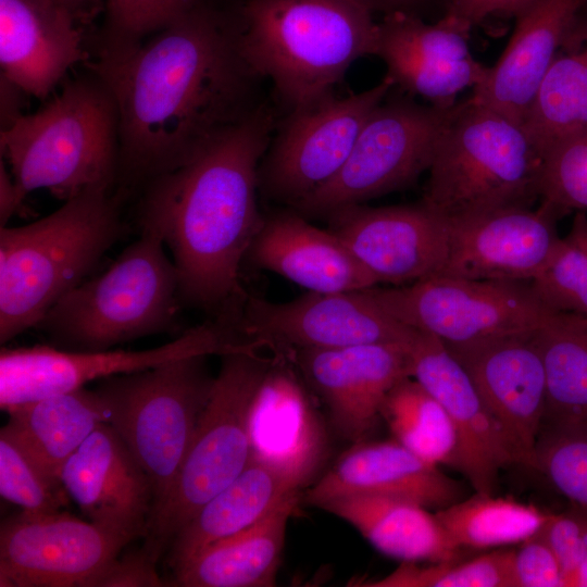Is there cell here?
Here are the masks:
<instances>
[{
    "label": "cell",
    "mask_w": 587,
    "mask_h": 587,
    "mask_svg": "<svg viewBox=\"0 0 587 587\" xmlns=\"http://www.w3.org/2000/svg\"><path fill=\"white\" fill-rule=\"evenodd\" d=\"M243 0H195L127 55L90 65L118 116L127 185L170 171L268 101L242 50Z\"/></svg>",
    "instance_id": "1"
},
{
    "label": "cell",
    "mask_w": 587,
    "mask_h": 587,
    "mask_svg": "<svg viewBox=\"0 0 587 587\" xmlns=\"http://www.w3.org/2000/svg\"><path fill=\"white\" fill-rule=\"evenodd\" d=\"M280 116L268 100L147 183L139 224L162 235L184 304L220 316L247 298L240 268L264 221L259 167Z\"/></svg>",
    "instance_id": "2"
},
{
    "label": "cell",
    "mask_w": 587,
    "mask_h": 587,
    "mask_svg": "<svg viewBox=\"0 0 587 587\" xmlns=\"http://www.w3.org/2000/svg\"><path fill=\"white\" fill-rule=\"evenodd\" d=\"M242 50L283 114L334 95L351 65L374 55L377 22L358 0H243Z\"/></svg>",
    "instance_id": "3"
},
{
    "label": "cell",
    "mask_w": 587,
    "mask_h": 587,
    "mask_svg": "<svg viewBox=\"0 0 587 587\" xmlns=\"http://www.w3.org/2000/svg\"><path fill=\"white\" fill-rule=\"evenodd\" d=\"M122 234L110 187L86 189L27 225L0 226V344L35 328Z\"/></svg>",
    "instance_id": "4"
},
{
    "label": "cell",
    "mask_w": 587,
    "mask_h": 587,
    "mask_svg": "<svg viewBox=\"0 0 587 587\" xmlns=\"http://www.w3.org/2000/svg\"><path fill=\"white\" fill-rule=\"evenodd\" d=\"M90 72L66 83L42 109L1 129V157L25 198L46 189L65 201L92 187L111 188L117 179L115 100Z\"/></svg>",
    "instance_id": "5"
},
{
    "label": "cell",
    "mask_w": 587,
    "mask_h": 587,
    "mask_svg": "<svg viewBox=\"0 0 587 587\" xmlns=\"http://www.w3.org/2000/svg\"><path fill=\"white\" fill-rule=\"evenodd\" d=\"M542 164L523 124L469 97L441 132L422 200L449 222L533 208Z\"/></svg>",
    "instance_id": "6"
},
{
    "label": "cell",
    "mask_w": 587,
    "mask_h": 587,
    "mask_svg": "<svg viewBox=\"0 0 587 587\" xmlns=\"http://www.w3.org/2000/svg\"><path fill=\"white\" fill-rule=\"evenodd\" d=\"M140 228L109 268L64 295L36 325L52 346L101 351L175 329L183 304L176 266L160 232Z\"/></svg>",
    "instance_id": "7"
},
{
    "label": "cell",
    "mask_w": 587,
    "mask_h": 587,
    "mask_svg": "<svg viewBox=\"0 0 587 587\" xmlns=\"http://www.w3.org/2000/svg\"><path fill=\"white\" fill-rule=\"evenodd\" d=\"M208 357H188L108 377L98 380L95 388L105 423L124 440L151 480L149 525L171 494L211 395L215 376L208 369Z\"/></svg>",
    "instance_id": "8"
},
{
    "label": "cell",
    "mask_w": 587,
    "mask_h": 587,
    "mask_svg": "<svg viewBox=\"0 0 587 587\" xmlns=\"http://www.w3.org/2000/svg\"><path fill=\"white\" fill-rule=\"evenodd\" d=\"M262 351L247 349L221 355L211 395L171 494L143 537L142 548L155 562L196 512L250 463L251 405L273 358V353Z\"/></svg>",
    "instance_id": "9"
},
{
    "label": "cell",
    "mask_w": 587,
    "mask_h": 587,
    "mask_svg": "<svg viewBox=\"0 0 587 587\" xmlns=\"http://www.w3.org/2000/svg\"><path fill=\"white\" fill-rule=\"evenodd\" d=\"M453 107L388 95L365 121L338 174L292 209L304 216H327L410 186L428 171Z\"/></svg>",
    "instance_id": "10"
},
{
    "label": "cell",
    "mask_w": 587,
    "mask_h": 587,
    "mask_svg": "<svg viewBox=\"0 0 587 587\" xmlns=\"http://www.w3.org/2000/svg\"><path fill=\"white\" fill-rule=\"evenodd\" d=\"M243 337L233 316H215L175 339L145 350L72 351L52 345L0 350V408L68 392L108 377L135 373L193 355H223L259 349Z\"/></svg>",
    "instance_id": "11"
},
{
    "label": "cell",
    "mask_w": 587,
    "mask_h": 587,
    "mask_svg": "<svg viewBox=\"0 0 587 587\" xmlns=\"http://www.w3.org/2000/svg\"><path fill=\"white\" fill-rule=\"evenodd\" d=\"M364 290L391 317L447 346L533 330L552 312L527 282L434 275L408 285Z\"/></svg>",
    "instance_id": "12"
},
{
    "label": "cell",
    "mask_w": 587,
    "mask_h": 587,
    "mask_svg": "<svg viewBox=\"0 0 587 587\" xmlns=\"http://www.w3.org/2000/svg\"><path fill=\"white\" fill-rule=\"evenodd\" d=\"M395 88L385 76L346 97L334 95L282 114L259 167V190L291 207L330 182L345 165L365 121Z\"/></svg>",
    "instance_id": "13"
},
{
    "label": "cell",
    "mask_w": 587,
    "mask_h": 587,
    "mask_svg": "<svg viewBox=\"0 0 587 587\" xmlns=\"http://www.w3.org/2000/svg\"><path fill=\"white\" fill-rule=\"evenodd\" d=\"M236 324L250 341L286 353L367 344L410 345L417 333L383 311L364 289L308 291L285 302L247 296Z\"/></svg>",
    "instance_id": "14"
},
{
    "label": "cell",
    "mask_w": 587,
    "mask_h": 587,
    "mask_svg": "<svg viewBox=\"0 0 587 587\" xmlns=\"http://www.w3.org/2000/svg\"><path fill=\"white\" fill-rule=\"evenodd\" d=\"M132 541L66 512L21 511L0 525V587H93Z\"/></svg>",
    "instance_id": "15"
},
{
    "label": "cell",
    "mask_w": 587,
    "mask_h": 587,
    "mask_svg": "<svg viewBox=\"0 0 587 587\" xmlns=\"http://www.w3.org/2000/svg\"><path fill=\"white\" fill-rule=\"evenodd\" d=\"M536 329L447 346L502 427L517 465L536 471L546 374Z\"/></svg>",
    "instance_id": "16"
},
{
    "label": "cell",
    "mask_w": 587,
    "mask_h": 587,
    "mask_svg": "<svg viewBox=\"0 0 587 587\" xmlns=\"http://www.w3.org/2000/svg\"><path fill=\"white\" fill-rule=\"evenodd\" d=\"M330 227L377 285L402 286L437 275L449 249V222L423 200L372 208L352 204L328 215Z\"/></svg>",
    "instance_id": "17"
},
{
    "label": "cell",
    "mask_w": 587,
    "mask_h": 587,
    "mask_svg": "<svg viewBox=\"0 0 587 587\" xmlns=\"http://www.w3.org/2000/svg\"><path fill=\"white\" fill-rule=\"evenodd\" d=\"M469 34L445 15L429 24L420 15L391 13L377 22L374 55L385 63L395 87L428 104L451 108L460 92L483 83L489 70L473 57Z\"/></svg>",
    "instance_id": "18"
},
{
    "label": "cell",
    "mask_w": 587,
    "mask_h": 587,
    "mask_svg": "<svg viewBox=\"0 0 587 587\" xmlns=\"http://www.w3.org/2000/svg\"><path fill=\"white\" fill-rule=\"evenodd\" d=\"M410 345L300 349L290 355L313 395L326 407L335 429L357 444L365 440L380 420L390 389L412 377Z\"/></svg>",
    "instance_id": "19"
},
{
    "label": "cell",
    "mask_w": 587,
    "mask_h": 587,
    "mask_svg": "<svg viewBox=\"0 0 587 587\" xmlns=\"http://www.w3.org/2000/svg\"><path fill=\"white\" fill-rule=\"evenodd\" d=\"M559 214L548 204L497 211L449 222V249L437 275L532 283L560 236Z\"/></svg>",
    "instance_id": "20"
},
{
    "label": "cell",
    "mask_w": 587,
    "mask_h": 587,
    "mask_svg": "<svg viewBox=\"0 0 587 587\" xmlns=\"http://www.w3.org/2000/svg\"><path fill=\"white\" fill-rule=\"evenodd\" d=\"M272 353L250 411L251 459L303 488L326 457L327 435L290 353Z\"/></svg>",
    "instance_id": "21"
},
{
    "label": "cell",
    "mask_w": 587,
    "mask_h": 587,
    "mask_svg": "<svg viewBox=\"0 0 587 587\" xmlns=\"http://www.w3.org/2000/svg\"><path fill=\"white\" fill-rule=\"evenodd\" d=\"M412 377L449 414L459 467L476 492L494 494L501 470L516 464L511 445L463 365L436 336L419 330L410 345Z\"/></svg>",
    "instance_id": "22"
},
{
    "label": "cell",
    "mask_w": 587,
    "mask_h": 587,
    "mask_svg": "<svg viewBox=\"0 0 587 587\" xmlns=\"http://www.w3.org/2000/svg\"><path fill=\"white\" fill-rule=\"evenodd\" d=\"M61 482L90 522L130 540L146 536L151 480L114 428L101 423L67 460Z\"/></svg>",
    "instance_id": "23"
},
{
    "label": "cell",
    "mask_w": 587,
    "mask_h": 587,
    "mask_svg": "<svg viewBox=\"0 0 587 587\" xmlns=\"http://www.w3.org/2000/svg\"><path fill=\"white\" fill-rule=\"evenodd\" d=\"M465 485L426 462L395 439L360 441L304 494L319 508L339 497L367 495L412 501L438 511L465 498Z\"/></svg>",
    "instance_id": "24"
},
{
    "label": "cell",
    "mask_w": 587,
    "mask_h": 587,
    "mask_svg": "<svg viewBox=\"0 0 587 587\" xmlns=\"http://www.w3.org/2000/svg\"><path fill=\"white\" fill-rule=\"evenodd\" d=\"M79 15L58 0H0L1 75L26 95L46 99L89 58Z\"/></svg>",
    "instance_id": "25"
},
{
    "label": "cell",
    "mask_w": 587,
    "mask_h": 587,
    "mask_svg": "<svg viewBox=\"0 0 587 587\" xmlns=\"http://www.w3.org/2000/svg\"><path fill=\"white\" fill-rule=\"evenodd\" d=\"M587 0H532L499 60L470 96L524 125L540 84Z\"/></svg>",
    "instance_id": "26"
},
{
    "label": "cell",
    "mask_w": 587,
    "mask_h": 587,
    "mask_svg": "<svg viewBox=\"0 0 587 587\" xmlns=\"http://www.w3.org/2000/svg\"><path fill=\"white\" fill-rule=\"evenodd\" d=\"M252 264L313 292H348L378 286L330 229L298 211L264 216L247 255Z\"/></svg>",
    "instance_id": "27"
},
{
    "label": "cell",
    "mask_w": 587,
    "mask_h": 587,
    "mask_svg": "<svg viewBox=\"0 0 587 587\" xmlns=\"http://www.w3.org/2000/svg\"><path fill=\"white\" fill-rule=\"evenodd\" d=\"M301 489L291 478L251 459L176 533L167 549L168 566L174 571L215 542L247 529Z\"/></svg>",
    "instance_id": "28"
},
{
    "label": "cell",
    "mask_w": 587,
    "mask_h": 587,
    "mask_svg": "<svg viewBox=\"0 0 587 587\" xmlns=\"http://www.w3.org/2000/svg\"><path fill=\"white\" fill-rule=\"evenodd\" d=\"M301 494L247 529L215 542L173 571L170 586L273 587L282 563L286 528Z\"/></svg>",
    "instance_id": "29"
},
{
    "label": "cell",
    "mask_w": 587,
    "mask_h": 587,
    "mask_svg": "<svg viewBox=\"0 0 587 587\" xmlns=\"http://www.w3.org/2000/svg\"><path fill=\"white\" fill-rule=\"evenodd\" d=\"M320 509L353 526L376 550L402 562L439 563L463 558L435 513L412 501L355 495Z\"/></svg>",
    "instance_id": "30"
},
{
    "label": "cell",
    "mask_w": 587,
    "mask_h": 587,
    "mask_svg": "<svg viewBox=\"0 0 587 587\" xmlns=\"http://www.w3.org/2000/svg\"><path fill=\"white\" fill-rule=\"evenodd\" d=\"M0 435L12 440L51 480L62 484L67 460L101 424L103 404L85 387L15 405L5 411Z\"/></svg>",
    "instance_id": "31"
},
{
    "label": "cell",
    "mask_w": 587,
    "mask_h": 587,
    "mask_svg": "<svg viewBox=\"0 0 587 587\" xmlns=\"http://www.w3.org/2000/svg\"><path fill=\"white\" fill-rule=\"evenodd\" d=\"M524 126L544 157L562 139L587 129V16L579 13L570 28Z\"/></svg>",
    "instance_id": "32"
},
{
    "label": "cell",
    "mask_w": 587,
    "mask_h": 587,
    "mask_svg": "<svg viewBox=\"0 0 587 587\" xmlns=\"http://www.w3.org/2000/svg\"><path fill=\"white\" fill-rule=\"evenodd\" d=\"M536 336L546 374L541 428L587 427V315L552 311Z\"/></svg>",
    "instance_id": "33"
},
{
    "label": "cell",
    "mask_w": 587,
    "mask_h": 587,
    "mask_svg": "<svg viewBox=\"0 0 587 587\" xmlns=\"http://www.w3.org/2000/svg\"><path fill=\"white\" fill-rule=\"evenodd\" d=\"M461 550H494L522 541L542 529L552 512L511 497L476 492L434 512Z\"/></svg>",
    "instance_id": "34"
},
{
    "label": "cell",
    "mask_w": 587,
    "mask_h": 587,
    "mask_svg": "<svg viewBox=\"0 0 587 587\" xmlns=\"http://www.w3.org/2000/svg\"><path fill=\"white\" fill-rule=\"evenodd\" d=\"M383 420L392 439L432 464L459 467V439L440 402L416 379L405 377L387 394Z\"/></svg>",
    "instance_id": "35"
},
{
    "label": "cell",
    "mask_w": 587,
    "mask_h": 587,
    "mask_svg": "<svg viewBox=\"0 0 587 587\" xmlns=\"http://www.w3.org/2000/svg\"><path fill=\"white\" fill-rule=\"evenodd\" d=\"M513 549H494L471 559L420 566L402 562L390 574L358 586L369 587H514Z\"/></svg>",
    "instance_id": "36"
},
{
    "label": "cell",
    "mask_w": 587,
    "mask_h": 587,
    "mask_svg": "<svg viewBox=\"0 0 587 587\" xmlns=\"http://www.w3.org/2000/svg\"><path fill=\"white\" fill-rule=\"evenodd\" d=\"M550 310L587 315V215L575 212L548 263L530 283Z\"/></svg>",
    "instance_id": "37"
},
{
    "label": "cell",
    "mask_w": 587,
    "mask_h": 587,
    "mask_svg": "<svg viewBox=\"0 0 587 587\" xmlns=\"http://www.w3.org/2000/svg\"><path fill=\"white\" fill-rule=\"evenodd\" d=\"M195 0H108L96 61L123 58Z\"/></svg>",
    "instance_id": "38"
},
{
    "label": "cell",
    "mask_w": 587,
    "mask_h": 587,
    "mask_svg": "<svg viewBox=\"0 0 587 587\" xmlns=\"http://www.w3.org/2000/svg\"><path fill=\"white\" fill-rule=\"evenodd\" d=\"M539 202L551 207L560 217L587 210V129L546 152Z\"/></svg>",
    "instance_id": "39"
},
{
    "label": "cell",
    "mask_w": 587,
    "mask_h": 587,
    "mask_svg": "<svg viewBox=\"0 0 587 587\" xmlns=\"http://www.w3.org/2000/svg\"><path fill=\"white\" fill-rule=\"evenodd\" d=\"M536 471L570 502L587 505V427L541 428Z\"/></svg>",
    "instance_id": "40"
},
{
    "label": "cell",
    "mask_w": 587,
    "mask_h": 587,
    "mask_svg": "<svg viewBox=\"0 0 587 587\" xmlns=\"http://www.w3.org/2000/svg\"><path fill=\"white\" fill-rule=\"evenodd\" d=\"M0 495L28 513L59 512L70 498L62 484L49 479L3 435H0Z\"/></svg>",
    "instance_id": "41"
},
{
    "label": "cell",
    "mask_w": 587,
    "mask_h": 587,
    "mask_svg": "<svg viewBox=\"0 0 587 587\" xmlns=\"http://www.w3.org/2000/svg\"><path fill=\"white\" fill-rule=\"evenodd\" d=\"M540 533L558 558L567 587L586 552L587 505L570 502L562 512H552Z\"/></svg>",
    "instance_id": "42"
},
{
    "label": "cell",
    "mask_w": 587,
    "mask_h": 587,
    "mask_svg": "<svg viewBox=\"0 0 587 587\" xmlns=\"http://www.w3.org/2000/svg\"><path fill=\"white\" fill-rule=\"evenodd\" d=\"M512 574L514 587H566L561 564L540 532L513 549Z\"/></svg>",
    "instance_id": "43"
},
{
    "label": "cell",
    "mask_w": 587,
    "mask_h": 587,
    "mask_svg": "<svg viewBox=\"0 0 587 587\" xmlns=\"http://www.w3.org/2000/svg\"><path fill=\"white\" fill-rule=\"evenodd\" d=\"M157 563L141 547L117 557L97 578L93 587L167 586L157 572Z\"/></svg>",
    "instance_id": "44"
},
{
    "label": "cell",
    "mask_w": 587,
    "mask_h": 587,
    "mask_svg": "<svg viewBox=\"0 0 587 587\" xmlns=\"http://www.w3.org/2000/svg\"><path fill=\"white\" fill-rule=\"evenodd\" d=\"M532 0H445V16L465 29L491 16H516Z\"/></svg>",
    "instance_id": "45"
},
{
    "label": "cell",
    "mask_w": 587,
    "mask_h": 587,
    "mask_svg": "<svg viewBox=\"0 0 587 587\" xmlns=\"http://www.w3.org/2000/svg\"><path fill=\"white\" fill-rule=\"evenodd\" d=\"M25 197L18 190L4 161L0 162V226H7L10 218L22 208Z\"/></svg>",
    "instance_id": "46"
},
{
    "label": "cell",
    "mask_w": 587,
    "mask_h": 587,
    "mask_svg": "<svg viewBox=\"0 0 587 587\" xmlns=\"http://www.w3.org/2000/svg\"><path fill=\"white\" fill-rule=\"evenodd\" d=\"M1 88V129L11 125L22 115L18 104L21 93H25L21 88L0 75ZM26 95V93H25Z\"/></svg>",
    "instance_id": "47"
},
{
    "label": "cell",
    "mask_w": 587,
    "mask_h": 587,
    "mask_svg": "<svg viewBox=\"0 0 587 587\" xmlns=\"http://www.w3.org/2000/svg\"><path fill=\"white\" fill-rule=\"evenodd\" d=\"M373 13H382L383 16L391 13H407L419 15V10L428 0H358Z\"/></svg>",
    "instance_id": "48"
},
{
    "label": "cell",
    "mask_w": 587,
    "mask_h": 587,
    "mask_svg": "<svg viewBox=\"0 0 587 587\" xmlns=\"http://www.w3.org/2000/svg\"><path fill=\"white\" fill-rule=\"evenodd\" d=\"M567 587H587V549L580 564L571 576Z\"/></svg>",
    "instance_id": "49"
},
{
    "label": "cell",
    "mask_w": 587,
    "mask_h": 587,
    "mask_svg": "<svg viewBox=\"0 0 587 587\" xmlns=\"http://www.w3.org/2000/svg\"><path fill=\"white\" fill-rule=\"evenodd\" d=\"M58 1L67 5L68 8L73 9L74 11L78 13H82L83 9L90 0H58Z\"/></svg>",
    "instance_id": "50"
}]
</instances>
